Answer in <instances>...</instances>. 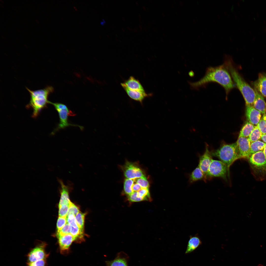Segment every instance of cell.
<instances>
[{
    "mask_svg": "<svg viewBox=\"0 0 266 266\" xmlns=\"http://www.w3.org/2000/svg\"><path fill=\"white\" fill-rule=\"evenodd\" d=\"M211 82L221 85L224 88L227 95L235 87L229 72L224 64L216 67H208L205 75L200 80L195 82L188 81V83L191 89H197Z\"/></svg>",
    "mask_w": 266,
    "mask_h": 266,
    "instance_id": "cell-1",
    "label": "cell"
},
{
    "mask_svg": "<svg viewBox=\"0 0 266 266\" xmlns=\"http://www.w3.org/2000/svg\"><path fill=\"white\" fill-rule=\"evenodd\" d=\"M224 64L229 72L233 82L242 95L246 105H253L256 97L254 89L246 82L240 75L231 57L226 56Z\"/></svg>",
    "mask_w": 266,
    "mask_h": 266,
    "instance_id": "cell-2",
    "label": "cell"
},
{
    "mask_svg": "<svg viewBox=\"0 0 266 266\" xmlns=\"http://www.w3.org/2000/svg\"><path fill=\"white\" fill-rule=\"evenodd\" d=\"M26 88L30 96L29 102L27 107L32 108L33 111L32 116L35 118L43 109L47 106V104L49 103L48 99L49 95L53 92L54 89L50 86L35 90H31L27 87Z\"/></svg>",
    "mask_w": 266,
    "mask_h": 266,
    "instance_id": "cell-3",
    "label": "cell"
},
{
    "mask_svg": "<svg viewBox=\"0 0 266 266\" xmlns=\"http://www.w3.org/2000/svg\"><path fill=\"white\" fill-rule=\"evenodd\" d=\"M227 166L228 170L231 165L240 158L236 142L230 144H224L211 152Z\"/></svg>",
    "mask_w": 266,
    "mask_h": 266,
    "instance_id": "cell-4",
    "label": "cell"
},
{
    "mask_svg": "<svg viewBox=\"0 0 266 266\" xmlns=\"http://www.w3.org/2000/svg\"><path fill=\"white\" fill-rule=\"evenodd\" d=\"M49 103L50 104L54 106L58 113L60 119L59 123L56 128L52 132V134H54L59 130L69 126H78L81 129H83L82 126L73 124L68 122V117L69 116L74 115L75 114L69 110L66 105L60 103H53L50 101H49Z\"/></svg>",
    "mask_w": 266,
    "mask_h": 266,
    "instance_id": "cell-5",
    "label": "cell"
},
{
    "mask_svg": "<svg viewBox=\"0 0 266 266\" xmlns=\"http://www.w3.org/2000/svg\"><path fill=\"white\" fill-rule=\"evenodd\" d=\"M226 166L220 161L212 159L206 175L207 178L220 177L227 179V174H229Z\"/></svg>",
    "mask_w": 266,
    "mask_h": 266,
    "instance_id": "cell-6",
    "label": "cell"
},
{
    "mask_svg": "<svg viewBox=\"0 0 266 266\" xmlns=\"http://www.w3.org/2000/svg\"><path fill=\"white\" fill-rule=\"evenodd\" d=\"M126 178L134 179L139 178H146L142 170L135 164L127 162L123 168Z\"/></svg>",
    "mask_w": 266,
    "mask_h": 266,
    "instance_id": "cell-7",
    "label": "cell"
},
{
    "mask_svg": "<svg viewBox=\"0 0 266 266\" xmlns=\"http://www.w3.org/2000/svg\"><path fill=\"white\" fill-rule=\"evenodd\" d=\"M248 158L253 166L260 171L266 172V158L263 151L253 153Z\"/></svg>",
    "mask_w": 266,
    "mask_h": 266,
    "instance_id": "cell-8",
    "label": "cell"
},
{
    "mask_svg": "<svg viewBox=\"0 0 266 266\" xmlns=\"http://www.w3.org/2000/svg\"><path fill=\"white\" fill-rule=\"evenodd\" d=\"M45 244H42L32 249L27 255L28 262L46 259L49 254L46 252Z\"/></svg>",
    "mask_w": 266,
    "mask_h": 266,
    "instance_id": "cell-9",
    "label": "cell"
},
{
    "mask_svg": "<svg viewBox=\"0 0 266 266\" xmlns=\"http://www.w3.org/2000/svg\"><path fill=\"white\" fill-rule=\"evenodd\" d=\"M236 142L240 158H248L250 155L251 144L248 138L238 137Z\"/></svg>",
    "mask_w": 266,
    "mask_h": 266,
    "instance_id": "cell-10",
    "label": "cell"
},
{
    "mask_svg": "<svg viewBox=\"0 0 266 266\" xmlns=\"http://www.w3.org/2000/svg\"><path fill=\"white\" fill-rule=\"evenodd\" d=\"M60 250L62 254L67 253L72 243L76 241L75 238L70 234L57 237Z\"/></svg>",
    "mask_w": 266,
    "mask_h": 266,
    "instance_id": "cell-11",
    "label": "cell"
},
{
    "mask_svg": "<svg viewBox=\"0 0 266 266\" xmlns=\"http://www.w3.org/2000/svg\"><path fill=\"white\" fill-rule=\"evenodd\" d=\"M121 84L131 99L140 102L141 104L146 98L151 96L152 95L151 94H147L145 91H142L130 89L128 88L124 83H121Z\"/></svg>",
    "mask_w": 266,
    "mask_h": 266,
    "instance_id": "cell-12",
    "label": "cell"
},
{
    "mask_svg": "<svg viewBox=\"0 0 266 266\" xmlns=\"http://www.w3.org/2000/svg\"><path fill=\"white\" fill-rule=\"evenodd\" d=\"M261 113L256 109L253 105H246V115L247 119L250 123L257 125L261 117Z\"/></svg>",
    "mask_w": 266,
    "mask_h": 266,
    "instance_id": "cell-13",
    "label": "cell"
},
{
    "mask_svg": "<svg viewBox=\"0 0 266 266\" xmlns=\"http://www.w3.org/2000/svg\"><path fill=\"white\" fill-rule=\"evenodd\" d=\"M58 181L61 187L60 189L61 196L59 205L64 204L69 205L71 202L69 199V193L72 189V186L69 184L66 185L61 180H59Z\"/></svg>",
    "mask_w": 266,
    "mask_h": 266,
    "instance_id": "cell-14",
    "label": "cell"
},
{
    "mask_svg": "<svg viewBox=\"0 0 266 266\" xmlns=\"http://www.w3.org/2000/svg\"><path fill=\"white\" fill-rule=\"evenodd\" d=\"M212 156L211 152L206 146L204 152L200 157L198 166L205 176L213 159Z\"/></svg>",
    "mask_w": 266,
    "mask_h": 266,
    "instance_id": "cell-15",
    "label": "cell"
},
{
    "mask_svg": "<svg viewBox=\"0 0 266 266\" xmlns=\"http://www.w3.org/2000/svg\"><path fill=\"white\" fill-rule=\"evenodd\" d=\"M254 89L263 97H266V74H260L253 83Z\"/></svg>",
    "mask_w": 266,
    "mask_h": 266,
    "instance_id": "cell-16",
    "label": "cell"
},
{
    "mask_svg": "<svg viewBox=\"0 0 266 266\" xmlns=\"http://www.w3.org/2000/svg\"><path fill=\"white\" fill-rule=\"evenodd\" d=\"M256 97L253 106L256 110L263 114L266 113V103L264 97L254 89Z\"/></svg>",
    "mask_w": 266,
    "mask_h": 266,
    "instance_id": "cell-17",
    "label": "cell"
},
{
    "mask_svg": "<svg viewBox=\"0 0 266 266\" xmlns=\"http://www.w3.org/2000/svg\"><path fill=\"white\" fill-rule=\"evenodd\" d=\"M202 242L197 235L191 236L188 241L185 254L190 253L195 250L201 245Z\"/></svg>",
    "mask_w": 266,
    "mask_h": 266,
    "instance_id": "cell-18",
    "label": "cell"
},
{
    "mask_svg": "<svg viewBox=\"0 0 266 266\" xmlns=\"http://www.w3.org/2000/svg\"><path fill=\"white\" fill-rule=\"evenodd\" d=\"M124 83L128 88L130 89L145 91L139 81L133 76L130 77Z\"/></svg>",
    "mask_w": 266,
    "mask_h": 266,
    "instance_id": "cell-19",
    "label": "cell"
},
{
    "mask_svg": "<svg viewBox=\"0 0 266 266\" xmlns=\"http://www.w3.org/2000/svg\"><path fill=\"white\" fill-rule=\"evenodd\" d=\"M255 126L249 122H246L243 126L240 132L238 137L248 138L254 128Z\"/></svg>",
    "mask_w": 266,
    "mask_h": 266,
    "instance_id": "cell-20",
    "label": "cell"
},
{
    "mask_svg": "<svg viewBox=\"0 0 266 266\" xmlns=\"http://www.w3.org/2000/svg\"><path fill=\"white\" fill-rule=\"evenodd\" d=\"M202 179H206L205 175L198 166L192 172L190 176V180L193 182Z\"/></svg>",
    "mask_w": 266,
    "mask_h": 266,
    "instance_id": "cell-21",
    "label": "cell"
},
{
    "mask_svg": "<svg viewBox=\"0 0 266 266\" xmlns=\"http://www.w3.org/2000/svg\"><path fill=\"white\" fill-rule=\"evenodd\" d=\"M266 143L260 140L251 143L250 155L260 151H263Z\"/></svg>",
    "mask_w": 266,
    "mask_h": 266,
    "instance_id": "cell-22",
    "label": "cell"
},
{
    "mask_svg": "<svg viewBox=\"0 0 266 266\" xmlns=\"http://www.w3.org/2000/svg\"><path fill=\"white\" fill-rule=\"evenodd\" d=\"M262 134L257 126L254 128L248 138L251 143L258 140L261 138Z\"/></svg>",
    "mask_w": 266,
    "mask_h": 266,
    "instance_id": "cell-23",
    "label": "cell"
},
{
    "mask_svg": "<svg viewBox=\"0 0 266 266\" xmlns=\"http://www.w3.org/2000/svg\"><path fill=\"white\" fill-rule=\"evenodd\" d=\"M107 263L108 266H128L126 260L121 257H118Z\"/></svg>",
    "mask_w": 266,
    "mask_h": 266,
    "instance_id": "cell-24",
    "label": "cell"
},
{
    "mask_svg": "<svg viewBox=\"0 0 266 266\" xmlns=\"http://www.w3.org/2000/svg\"><path fill=\"white\" fill-rule=\"evenodd\" d=\"M134 182L133 179H126L124 181V193L128 196L131 194L133 191L132 187Z\"/></svg>",
    "mask_w": 266,
    "mask_h": 266,
    "instance_id": "cell-25",
    "label": "cell"
},
{
    "mask_svg": "<svg viewBox=\"0 0 266 266\" xmlns=\"http://www.w3.org/2000/svg\"><path fill=\"white\" fill-rule=\"evenodd\" d=\"M86 214L80 212L75 216V219L78 227L82 230L84 231V219Z\"/></svg>",
    "mask_w": 266,
    "mask_h": 266,
    "instance_id": "cell-26",
    "label": "cell"
},
{
    "mask_svg": "<svg viewBox=\"0 0 266 266\" xmlns=\"http://www.w3.org/2000/svg\"><path fill=\"white\" fill-rule=\"evenodd\" d=\"M256 126L262 134H266V113L263 114Z\"/></svg>",
    "mask_w": 266,
    "mask_h": 266,
    "instance_id": "cell-27",
    "label": "cell"
},
{
    "mask_svg": "<svg viewBox=\"0 0 266 266\" xmlns=\"http://www.w3.org/2000/svg\"><path fill=\"white\" fill-rule=\"evenodd\" d=\"M137 192L139 196L143 198L145 200L151 201L149 188H142Z\"/></svg>",
    "mask_w": 266,
    "mask_h": 266,
    "instance_id": "cell-28",
    "label": "cell"
},
{
    "mask_svg": "<svg viewBox=\"0 0 266 266\" xmlns=\"http://www.w3.org/2000/svg\"><path fill=\"white\" fill-rule=\"evenodd\" d=\"M128 199L131 202H137L145 200L143 198L138 195L137 192H133L131 194L128 196Z\"/></svg>",
    "mask_w": 266,
    "mask_h": 266,
    "instance_id": "cell-29",
    "label": "cell"
},
{
    "mask_svg": "<svg viewBox=\"0 0 266 266\" xmlns=\"http://www.w3.org/2000/svg\"><path fill=\"white\" fill-rule=\"evenodd\" d=\"M134 182L139 184L142 188H149L150 185L146 178H139L134 179Z\"/></svg>",
    "mask_w": 266,
    "mask_h": 266,
    "instance_id": "cell-30",
    "label": "cell"
},
{
    "mask_svg": "<svg viewBox=\"0 0 266 266\" xmlns=\"http://www.w3.org/2000/svg\"><path fill=\"white\" fill-rule=\"evenodd\" d=\"M71 230V226L67 223L59 231L57 232V236L58 237L70 234Z\"/></svg>",
    "mask_w": 266,
    "mask_h": 266,
    "instance_id": "cell-31",
    "label": "cell"
},
{
    "mask_svg": "<svg viewBox=\"0 0 266 266\" xmlns=\"http://www.w3.org/2000/svg\"><path fill=\"white\" fill-rule=\"evenodd\" d=\"M69 205L64 204L59 205V217H67L68 212Z\"/></svg>",
    "mask_w": 266,
    "mask_h": 266,
    "instance_id": "cell-32",
    "label": "cell"
},
{
    "mask_svg": "<svg viewBox=\"0 0 266 266\" xmlns=\"http://www.w3.org/2000/svg\"><path fill=\"white\" fill-rule=\"evenodd\" d=\"M67 217H59L57 223V232L59 231L67 223Z\"/></svg>",
    "mask_w": 266,
    "mask_h": 266,
    "instance_id": "cell-33",
    "label": "cell"
},
{
    "mask_svg": "<svg viewBox=\"0 0 266 266\" xmlns=\"http://www.w3.org/2000/svg\"><path fill=\"white\" fill-rule=\"evenodd\" d=\"M80 212L79 207L71 201L69 205L67 216L72 214L75 216Z\"/></svg>",
    "mask_w": 266,
    "mask_h": 266,
    "instance_id": "cell-34",
    "label": "cell"
},
{
    "mask_svg": "<svg viewBox=\"0 0 266 266\" xmlns=\"http://www.w3.org/2000/svg\"><path fill=\"white\" fill-rule=\"evenodd\" d=\"M67 223L71 226L74 227H78L76 222L75 216L72 214H70L67 216Z\"/></svg>",
    "mask_w": 266,
    "mask_h": 266,
    "instance_id": "cell-35",
    "label": "cell"
},
{
    "mask_svg": "<svg viewBox=\"0 0 266 266\" xmlns=\"http://www.w3.org/2000/svg\"><path fill=\"white\" fill-rule=\"evenodd\" d=\"M46 259H43L36 261L31 262H28L27 266H46Z\"/></svg>",
    "mask_w": 266,
    "mask_h": 266,
    "instance_id": "cell-36",
    "label": "cell"
},
{
    "mask_svg": "<svg viewBox=\"0 0 266 266\" xmlns=\"http://www.w3.org/2000/svg\"><path fill=\"white\" fill-rule=\"evenodd\" d=\"M142 188L139 184L136 183L134 181L132 187V189L133 192H138Z\"/></svg>",
    "mask_w": 266,
    "mask_h": 266,
    "instance_id": "cell-37",
    "label": "cell"
},
{
    "mask_svg": "<svg viewBox=\"0 0 266 266\" xmlns=\"http://www.w3.org/2000/svg\"><path fill=\"white\" fill-rule=\"evenodd\" d=\"M261 139L264 143H266V134H262Z\"/></svg>",
    "mask_w": 266,
    "mask_h": 266,
    "instance_id": "cell-38",
    "label": "cell"
},
{
    "mask_svg": "<svg viewBox=\"0 0 266 266\" xmlns=\"http://www.w3.org/2000/svg\"><path fill=\"white\" fill-rule=\"evenodd\" d=\"M263 151L266 158V143L265 144Z\"/></svg>",
    "mask_w": 266,
    "mask_h": 266,
    "instance_id": "cell-39",
    "label": "cell"
},
{
    "mask_svg": "<svg viewBox=\"0 0 266 266\" xmlns=\"http://www.w3.org/2000/svg\"><path fill=\"white\" fill-rule=\"evenodd\" d=\"M128 29H129V30H131V29H130V27H128Z\"/></svg>",
    "mask_w": 266,
    "mask_h": 266,
    "instance_id": "cell-40",
    "label": "cell"
}]
</instances>
